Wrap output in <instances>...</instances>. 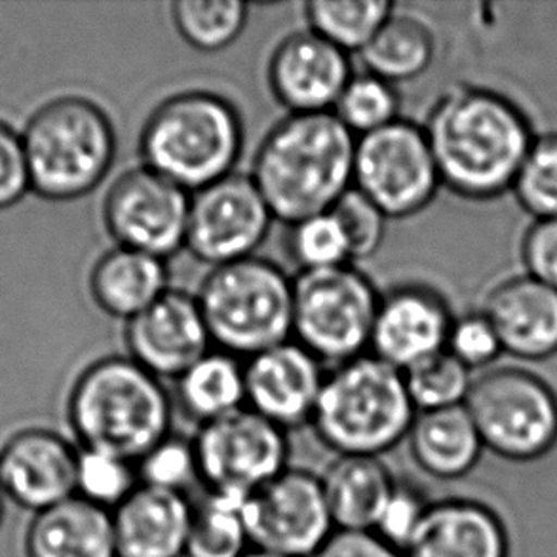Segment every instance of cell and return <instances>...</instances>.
I'll return each instance as SVG.
<instances>
[{"label":"cell","mask_w":557,"mask_h":557,"mask_svg":"<svg viewBox=\"0 0 557 557\" xmlns=\"http://www.w3.org/2000/svg\"><path fill=\"white\" fill-rule=\"evenodd\" d=\"M442 185L470 198L516 182L531 149L528 122L505 98L459 86L445 91L422 126Z\"/></svg>","instance_id":"obj_1"},{"label":"cell","mask_w":557,"mask_h":557,"mask_svg":"<svg viewBox=\"0 0 557 557\" xmlns=\"http://www.w3.org/2000/svg\"><path fill=\"white\" fill-rule=\"evenodd\" d=\"M356 141L333 113L280 121L259 145L249 174L274 219L294 225L332 211L355 187Z\"/></svg>","instance_id":"obj_2"},{"label":"cell","mask_w":557,"mask_h":557,"mask_svg":"<svg viewBox=\"0 0 557 557\" xmlns=\"http://www.w3.org/2000/svg\"><path fill=\"white\" fill-rule=\"evenodd\" d=\"M246 144L240 109L219 91H175L147 116L139 134L141 164L188 190L236 174Z\"/></svg>","instance_id":"obj_3"},{"label":"cell","mask_w":557,"mask_h":557,"mask_svg":"<svg viewBox=\"0 0 557 557\" xmlns=\"http://www.w3.org/2000/svg\"><path fill=\"white\" fill-rule=\"evenodd\" d=\"M69 417L84 449L137 465L172 436L174 404L151 371L129 356H107L76 379Z\"/></svg>","instance_id":"obj_4"},{"label":"cell","mask_w":557,"mask_h":557,"mask_svg":"<svg viewBox=\"0 0 557 557\" xmlns=\"http://www.w3.org/2000/svg\"><path fill=\"white\" fill-rule=\"evenodd\" d=\"M419 411L404 371L368 355L325 373L312 429L337 457H383L409 436Z\"/></svg>","instance_id":"obj_5"},{"label":"cell","mask_w":557,"mask_h":557,"mask_svg":"<svg viewBox=\"0 0 557 557\" xmlns=\"http://www.w3.org/2000/svg\"><path fill=\"white\" fill-rule=\"evenodd\" d=\"M23 149L30 188L50 200H75L98 188L116 159V129L103 107L65 96L27 124Z\"/></svg>","instance_id":"obj_6"},{"label":"cell","mask_w":557,"mask_h":557,"mask_svg":"<svg viewBox=\"0 0 557 557\" xmlns=\"http://www.w3.org/2000/svg\"><path fill=\"white\" fill-rule=\"evenodd\" d=\"M294 282L257 256L211 269L196 299L213 347L251 358L294 339Z\"/></svg>","instance_id":"obj_7"},{"label":"cell","mask_w":557,"mask_h":557,"mask_svg":"<svg viewBox=\"0 0 557 557\" xmlns=\"http://www.w3.org/2000/svg\"><path fill=\"white\" fill-rule=\"evenodd\" d=\"M381 294L355 264L301 272L294 282V341L322 363L368 355Z\"/></svg>","instance_id":"obj_8"},{"label":"cell","mask_w":557,"mask_h":557,"mask_svg":"<svg viewBox=\"0 0 557 557\" xmlns=\"http://www.w3.org/2000/svg\"><path fill=\"white\" fill-rule=\"evenodd\" d=\"M203 493L246 500L287 468V432L242 407L206 422L195 440Z\"/></svg>","instance_id":"obj_9"},{"label":"cell","mask_w":557,"mask_h":557,"mask_svg":"<svg viewBox=\"0 0 557 557\" xmlns=\"http://www.w3.org/2000/svg\"><path fill=\"white\" fill-rule=\"evenodd\" d=\"M442 185L429 137L413 122H394L358 137L355 188L388 219L413 218L429 206Z\"/></svg>","instance_id":"obj_10"},{"label":"cell","mask_w":557,"mask_h":557,"mask_svg":"<svg viewBox=\"0 0 557 557\" xmlns=\"http://www.w3.org/2000/svg\"><path fill=\"white\" fill-rule=\"evenodd\" d=\"M465 407L483 444L505 457L533 459L556 442V396L525 371L483 375L472 384Z\"/></svg>","instance_id":"obj_11"},{"label":"cell","mask_w":557,"mask_h":557,"mask_svg":"<svg viewBox=\"0 0 557 557\" xmlns=\"http://www.w3.org/2000/svg\"><path fill=\"white\" fill-rule=\"evenodd\" d=\"M253 550L314 557L335 533L320 475L287 467L242 503Z\"/></svg>","instance_id":"obj_12"},{"label":"cell","mask_w":557,"mask_h":557,"mask_svg":"<svg viewBox=\"0 0 557 557\" xmlns=\"http://www.w3.org/2000/svg\"><path fill=\"white\" fill-rule=\"evenodd\" d=\"M188 210V190L139 164L114 180L101 213L114 246L168 261L185 248Z\"/></svg>","instance_id":"obj_13"},{"label":"cell","mask_w":557,"mask_h":557,"mask_svg":"<svg viewBox=\"0 0 557 557\" xmlns=\"http://www.w3.org/2000/svg\"><path fill=\"white\" fill-rule=\"evenodd\" d=\"M272 221L251 175L236 172L190 195L185 248L211 269L244 261L263 246Z\"/></svg>","instance_id":"obj_14"},{"label":"cell","mask_w":557,"mask_h":557,"mask_svg":"<svg viewBox=\"0 0 557 557\" xmlns=\"http://www.w3.org/2000/svg\"><path fill=\"white\" fill-rule=\"evenodd\" d=\"M352 75L350 55L309 27L282 38L267 65L271 94L289 114L333 113Z\"/></svg>","instance_id":"obj_15"},{"label":"cell","mask_w":557,"mask_h":557,"mask_svg":"<svg viewBox=\"0 0 557 557\" xmlns=\"http://www.w3.org/2000/svg\"><path fill=\"white\" fill-rule=\"evenodd\" d=\"M124 343L129 358L160 381H177L213 347L196 295L177 287L126 322Z\"/></svg>","instance_id":"obj_16"},{"label":"cell","mask_w":557,"mask_h":557,"mask_svg":"<svg viewBox=\"0 0 557 557\" xmlns=\"http://www.w3.org/2000/svg\"><path fill=\"white\" fill-rule=\"evenodd\" d=\"M324 363L294 339L251 356L244 363L246 407L284 432L312 424Z\"/></svg>","instance_id":"obj_17"},{"label":"cell","mask_w":557,"mask_h":557,"mask_svg":"<svg viewBox=\"0 0 557 557\" xmlns=\"http://www.w3.org/2000/svg\"><path fill=\"white\" fill-rule=\"evenodd\" d=\"M444 297L421 284H404L381 295L370 352L399 371L442 352L451 332Z\"/></svg>","instance_id":"obj_18"},{"label":"cell","mask_w":557,"mask_h":557,"mask_svg":"<svg viewBox=\"0 0 557 557\" xmlns=\"http://www.w3.org/2000/svg\"><path fill=\"white\" fill-rule=\"evenodd\" d=\"M78 453L63 437L29 430L0 455V483L23 506L46 510L75 497Z\"/></svg>","instance_id":"obj_19"},{"label":"cell","mask_w":557,"mask_h":557,"mask_svg":"<svg viewBox=\"0 0 557 557\" xmlns=\"http://www.w3.org/2000/svg\"><path fill=\"white\" fill-rule=\"evenodd\" d=\"M195 503L175 491L139 483L113 510L119 557H185Z\"/></svg>","instance_id":"obj_20"},{"label":"cell","mask_w":557,"mask_h":557,"mask_svg":"<svg viewBox=\"0 0 557 557\" xmlns=\"http://www.w3.org/2000/svg\"><path fill=\"white\" fill-rule=\"evenodd\" d=\"M485 318L506 350L523 358H544L557 350V292L535 278L498 286Z\"/></svg>","instance_id":"obj_21"},{"label":"cell","mask_w":557,"mask_h":557,"mask_svg":"<svg viewBox=\"0 0 557 557\" xmlns=\"http://www.w3.org/2000/svg\"><path fill=\"white\" fill-rule=\"evenodd\" d=\"M404 554L406 557H506L505 531L483 506L445 500L429 506Z\"/></svg>","instance_id":"obj_22"},{"label":"cell","mask_w":557,"mask_h":557,"mask_svg":"<svg viewBox=\"0 0 557 557\" xmlns=\"http://www.w3.org/2000/svg\"><path fill=\"white\" fill-rule=\"evenodd\" d=\"M166 263L159 257L114 246L91 269V299L107 317L129 322L170 289Z\"/></svg>","instance_id":"obj_23"},{"label":"cell","mask_w":557,"mask_h":557,"mask_svg":"<svg viewBox=\"0 0 557 557\" xmlns=\"http://www.w3.org/2000/svg\"><path fill=\"white\" fill-rule=\"evenodd\" d=\"M320 480L335 531H375L398 483L379 457H337Z\"/></svg>","instance_id":"obj_24"},{"label":"cell","mask_w":557,"mask_h":557,"mask_svg":"<svg viewBox=\"0 0 557 557\" xmlns=\"http://www.w3.org/2000/svg\"><path fill=\"white\" fill-rule=\"evenodd\" d=\"M30 557H119L113 512L73 497L38 513L29 533Z\"/></svg>","instance_id":"obj_25"},{"label":"cell","mask_w":557,"mask_h":557,"mask_svg":"<svg viewBox=\"0 0 557 557\" xmlns=\"http://www.w3.org/2000/svg\"><path fill=\"white\" fill-rule=\"evenodd\" d=\"M407 440L419 468L442 480L467 474L482 447V437L465 406L422 411Z\"/></svg>","instance_id":"obj_26"},{"label":"cell","mask_w":557,"mask_h":557,"mask_svg":"<svg viewBox=\"0 0 557 557\" xmlns=\"http://www.w3.org/2000/svg\"><path fill=\"white\" fill-rule=\"evenodd\" d=\"M434 55L436 37L429 22L398 8L360 53L366 71L396 86L424 75Z\"/></svg>","instance_id":"obj_27"},{"label":"cell","mask_w":557,"mask_h":557,"mask_svg":"<svg viewBox=\"0 0 557 557\" xmlns=\"http://www.w3.org/2000/svg\"><path fill=\"white\" fill-rule=\"evenodd\" d=\"M183 411L200 422L218 421L246 407V373L240 358L210 350L175 381Z\"/></svg>","instance_id":"obj_28"},{"label":"cell","mask_w":557,"mask_h":557,"mask_svg":"<svg viewBox=\"0 0 557 557\" xmlns=\"http://www.w3.org/2000/svg\"><path fill=\"white\" fill-rule=\"evenodd\" d=\"M394 10L391 0H312L305 7V20L327 42L360 55Z\"/></svg>","instance_id":"obj_29"},{"label":"cell","mask_w":557,"mask_h":557,"mask_svg":"<svg viewBox=\"0 0 557 557\" xmlns=\"http://www.w3.org/2000/svg\"><path fill=\"white\" fill-rule=\"evenodd\" d=\"M170 12L183 42L202 53L231 48L249 22V4L242 0H175Z\"/></svg>","instance_id":"obj_30"},{"label":"cell","mask_w":557,"mask_h":557,"mask_svg":"<svg viewBox=\"0 0 557 557\" xmlns=\"http://www.w3.org/2000/svg\"><path fill=\"white\" fill-rule=\"evenodd\" d=\"M251 550L242 500L203 493L193 506L185 557H246Z\"/></svg>","instance_id":"obj_31"},{"label":"cell","mask_w":557,"mask_h":557,"mask_svg":"<svg viewBox=\"0 0 557 557\" xmlns=\"http://www.w3.org/2000/svg\"><path fill=\"white\" fill-rule=\"evenodd\" d=\"M399 107L401 101L396 84L363 71L355 73L348 81L333 114L348 132L362 137L399 121Z\"/></svg>","instance_id":"obj_32"},{"label":"cell","mask_w":557,"mask_h":557,"mask_svg":"<svg viewBox=\"0 0 557 557\" xmlns=\"http://www.w3.org/2000/svg\"><path fill=\"white\" fill-rule=\"evenodd\" d=\"M404 379L409 398L419 413L462 406V399H467L472 388L467 366L447 350L414 363L413 368L404 371Z\"/></svg>","instance_id":"obj_33"},{"label":"cell","mask_w":557,"mask_h":557,"mask_svg":"<svg viewBox=\"0 0 557 557\" xmlns=\"http://www.w3.org/2000/svg\"><path fill=\"white\" fill-rule=\"evenodd\" d=\"M289 253L301 272L330 271L352 264L347 236L332 211L289 225Z\"/></svg>","instance_id":"obj_34"},{"label":"cell","mask_w":557,"mask_h":557,"mask_svg":"<svg viewBox=\"0 0 557 557\" xmlns=\"http://www.w3.org/2000/svg\"><path fill=\"white\" fill-rule=\"evenodd\" d=\"M137 467L109 453L84 449L78 453L76 491L78 497L109 512L116 510L139 487Z\"/></svg>","instance_id":"obj_35"},{"label":"cell","mask_w":557,"mask_h":557,"mask_svg":"<svg viewBox=\"0 0 557 557\" xmlns=\"http://www.w3.org/2000/svg\"><path fill=\"white\" fill-rule=\"evenodd\" d=\"M139 482L160 490L187 495L188 487L200 483L195 442L182 436H168L136 465Z\"/></svg>","instance_id":"obj_36"},{"label":"cell","mask_w":557,"mask_h":557,"mask_svg":"<svg viewBox=\"0 0 557 557\" xmlns=\"http://www.w3.org/2000/svg\"><path fill=\"white\" fill-rule=\"evenodd\" d=\"M513 183L529 211L543 219L557 218V136L531 145Z\"/></svg>","instance_id":"obj_37"},{"label":"cell","mask_w":557,"mask_h":557,"mask_svg":"<svg viewBox=\"0 0 557 557\" xmlns=\"http://www.w3.org/2000/svg\"><path fill=\"white\" fill-rule=\"evenodd\" d=\"M335 219L347 236L352 261H362L375 256L383 246L388 218L355 187L333 206Z\"/></svg>","instance_id":"obj_38"},{"label":"cell","mask_w":557,"mask_h":557,"mask_svg":"<svg viewBox=\"0 0 557 557\" xmlns=\"http://www.w3.org/2000/svg\"><path fill=\"white\" fill-rule=\"evenodd\" d=\"M429 506L417 490L396 483L394 493L384 506L383 516L376 523V535L383 536L386 543H391L399 550H406Z\"/></svg>","instance_id":"obj_39"},{"label":"cell","mask_w":557,"mask_h":557,"mask_svg":"<svg viewBox=\"0 0 557 557\" xmlns=\"http://www.w3.org/2000/svg\"><path fill=\"white\" fill-rule=\"evenodd\" d=\"M500 341L490 320L483 317H465L453 322L445 350L455 356L468 370L490 363L500 352Z\"/></svg>","instance_id":"obj_40"},{"label":"cell","mask_w":557,"mask_h":557,"mask_svg":"<svg viewBox=\"0 0 557 557\" xmlns=\"http://www.w3.org/2000/svg\"><path fill=\"white\" fill-rule=\"evenodd\" d=\"M29 187L23 139L0 122V208L17 202Z\"/></svg>","instance_id":"obj_41"},{"label":"cell","mask_w":557,"mask_h":557,"mask_svg":"<svg viewBox=\"0 0 557 557\" xmlns=\"http://www.w3.org/2000/svg\"><path fill=\"white\" fill-rule=\"evenodd\" d=\"M525 261L533 278L557 292V218L536 223L525 240Z\"/></svg>","instance_id":"obj_42"},{"label":"cell","mask_w":557,"mask_h":557,"mask_svg":"<svg viewBox=\"0 0 557 557\" xmlns=\"http://www.w3.org/2000/svg\"><path fill=\"white\" fill-rule=\"evenodd\" d=\"M314 557H406L375 531H335Z\"/></svg>","instance_id":"obj_43"},{"label":"cell","mask_w":557,"mask_h":557,"mask_svg":"<svg viewBox=\"0 0 557 557\" xmlns=\"http://www.w3.org/2000/svg\"><path fill=\"white\" fill-rule=\"evenodd\" d=\"M246 557H284V556H276V554H269V552L251 550V552H249L248 556H246Z\"/></svg>","instance_id":"obj_44"},{"label":"cell","mask_w":557,"mask_h":557,"mask_svg":"<svg viewBox=\"0 0 557 557\" xmlns=\"http://www.w3.org/2000/svg\"><path fill=\"white\" fill-rule=\"evenodd\" d=\"M0 518H2V498H0Z\"/></svg>","instance_id":"obj_45"}]
</instances>
